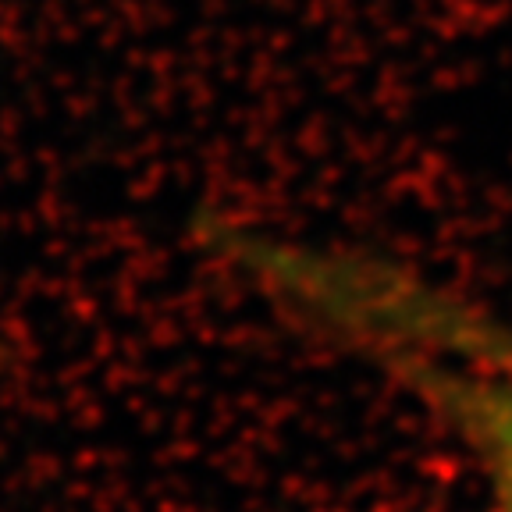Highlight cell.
<instances>
[{
	"label": "cell",
	"instance_id": "1",
	"mask_svg": "<svg viewBox=\"0 0 512 512\" xmlns=\"http://www.w3.org/2000/svg\"><path fill=\"white\" fill-rule=\"evenodd\" d=\"M224 249L278 310L420 402L480 466L491 512H512L509 324L381 256L256 232Z\"/></svg>",
	"mask_w": 512,
	"mask_h": 512
}]
</instances>
